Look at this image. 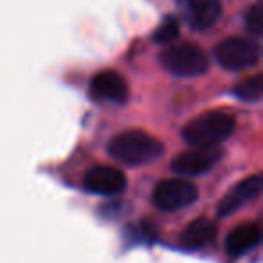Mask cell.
I'll list each match as a JSON object with an SVG mask.
<instances>
[{
    "label": "cell",
    "instance_id": "6da1fadb",
    "mask_svg": "<svg viewBox=\"0 0 263 263\" xmlns=\"http://www.w3.org/2000/svg\"><path fill=\"white\" fill-rule=\"evenodd\" d=\"M164 152V146L159 139L143 130L121 132L110 141L108 154L116 161L128 166H143L154 162Z\"/></svg>",
    "mask_w": 263,
    "mask_h": 263
},
{
    "label": "cell",
    "instance_id": "7a4b0ae2",
    "mask_svg": "<svg viewBox=\"0 0 263 263\" xmlns=\"http://www.w3.org/2000/svg\"><path fill=\"white\" fill-rule=\"evenodd\" d=\"M236 119L231 114L213 110L200 114L184 126L182 137L193 148H216L234 132Z\"/></svg>",
    "mask_w": 263,
    "mask_h": 263
},
{
    "label": "cell",
    "instance_id": "3957f363",
    "mask_svg": "<svg viewBox=\"0 0 263 263\" xmlns=\"http://www.w3.org/2000/svg\"><path fill=\"white\" fill-rule=\"evenodd\" d=\"M161 63L168 72L180 78L200 76L208 70L209 58L200 47L193 44H177L161 54Z\"/></svg>",
    "mask_w": 263,
    "mask_h": 263
},
{
    "label": "cell",
    "instance_id": "277c9868",
    "mask_svg": "<svg viewBox=\"0 0 263 263\" xmlns=\"http://www.w3.org/2000/svg\"><path fill=\"white\" fill-rule=\"evenodd\" d=\"M215 58L227 70L254 67L261 58V47L251 38H227L215 47Z\"/></svg>",
    "mask_w": 263,
    "mask_h": 263
},
{
    "label": "cell",
    "instance_id": "5b68a950",
    "mask_svg": "<svg viewBox=\"0 0 263 263\" xmlns=\"http://www.w3.org/2000/svg\"><path fill=\"white\" fill-rule=\"evenodd\" d=\"M198 198V190L186 179H166L154 190V204L161 211H180Z\"/></svg>",
    "mask_w": 263,
    "mask_h": 263
},
{
    "label": "cell",
    "instance_id": "8992f818",
    "mask_svg": "<svg viewBox=\"0 0 263 263\" xmlns=\"http://www.w3.org/2000/svg\"><path fill=\"white\" fill-rule=\"evenodd\" d=\"M179 11L182 20L195 31L213 27L222 16L220 0H180Z\"/></svg>",
    "mask_w": 263,
    "mask_h": 263
},
{
    "label": "cell",
    "instance_id": "52a82bcc",
    "mask_svg": "<svg viewBox=\"0 0 263 263\" xmlns=\"http://www.w3.org/2000/svg\"><path fill=\"white\" fill-rule=\"evenodd\" d=\"M83 187L90 193L112 197L119 195L126 187V177L114 166H94L83 177Z\"/></svg>",
    "mask_w": 263,
    "mask_h": 263
},
{
    "label": "cell",
    "instance_id": "ba28073f",
    "mask_svg": "<svg viewBox=\"0 0 263 263\" xmlns=\"http://www.w3.org/2000/svg\"><path fill=\"white\" fill-rule=\"evenodd\" d=\"M261 187H263V179L259 173L251 175L241 180V182H238L236 186L231 187L229 193L220 200L218 208H216L218 216L226 218V216H231L233 213H236L238 209H241L245 204L254 200V198L261 193Z\"/></svg>",
    "mask_w": 263,
    "mask_h": 263
},
{
    "label": "cell",
    "instance_id": "9c48e42d",
    "mask_svg": "<svg viewBox=\"0 0 263 263\" xmlns=\"http://www.w3.org/2000/svg\"><path fill=\"white\" fill-rule=\"evenodd\" d=\"M220 159H222V152L218 148H195L173 159L172 170L186 177L202 175V173H208Z\"/></svg>",
    "mask_w": 263,
    "mask_h": 263
},
{
    "label": "cell",
    "instance_id": "30bf717a",
    "mask_svg": "<svg viewBox=\"0 0 263 263\" xmlns=\"http://www.w3.org/2000/svg\"><path fill=\"white\" fill-rule=\"evenodd\" d=\"M90 96L98 101L124 103L128 99V85L117 72L103 70L92 78Z\"/></svg>",
    "mask_w": 263,
    "mask_h": 263
},
{
    "label": "cell",
    "instance_id": "8fae6325",
    "mask_svg": "<svg viewBox=\"0 0 263 263\" xmlns=\"http://www.w3.org/2000/svg\"><path fill=\"white\" fill-rule=\"evenodd\" d=\"M261 241V227L258 222H247L234 227L226 238V252L231 258H241L254 251Z\"/></svg>",
    "mask_w": 263,
    "mask_h": 263
},
{
    "label": "cell",
    "instance_id": "7c38bea8",
    "mask_svg": "<svg viewBox=\"0 0 263 263\" xmlns=\"http://www.w3.org/2000/svg\"><path fill=\"white\" fill-rule=\"evenodd\" d=\"M216 238V226L208 218H197L180 234V245L186 249H202Z\"/></svg>",
    "mask_w": 263,
    "mask_h": 263
},
{
    "label": "cell",
    "instance_id": "4fadbf2b",
    "mask_svg": "<svg viewBox=\"0 0 263 263\" xmlns=\"http://www.w3.org/2000/svg\"><path fill=\"white\" fill-rule=\"evenodd\" d=\"M234 94H236V98H240L241 101H258V99H261V96H263L261 74H254V76L240 81V83L234 87Z\"/></svg>",
    "mask_w": 263,
    "mask_h": 263
},
{
    "label": "cell",
    "instance_id": "5bb4252c",
    "mask_svg": "<svg viewBox=\"0 0 263 263\" xmlns=\"http://www.w3.org/2000/svg\"><path fill=\"white\" fill-rule=\"evenodd\" d=\"M180 33L179 22H177L173 16H166L162 20V24L157 27V31L154 33V42L155 44H170L173 42Z\"/></svg>",
    "mask_w": 263,
    "mask_h": 263
},
{
    "label": "cell",
    "instance_id": "9a60e30c",
    "mask_svg": "<svg viewBox=\"0 0 263 263\" xmlns=\"http://www.w3.org/2000/svg\"><path fill=\"white\" fill-rule=\"evenodd\" d=\"M245 29L254 36H261L263 34V9L259 4H254L245 11L243 15Z\"/></svg>",
    "mask_w": 263,
    "mask_h": 263
}]
</instances>
